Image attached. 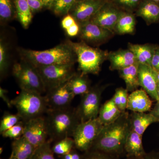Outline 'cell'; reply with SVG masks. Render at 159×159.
<instances>
[{
  "instance_id": "ab89813d",
  "label": "cell",
  "mask_w": 159,
  "mask_h": 159,
  "mask_svg": "<svg viewBox=\"0 0 159 159\" xmlns=\"http://www.w3.org/2000/svg\"><path fill=\"white\" fill-rule=\"evenodd\" d=\"M151 66L155 71H159V46H157L152 60Z\"/></svg>"
},
{
  "instance_id": "6da1fadb",
  "label": "cell",
  "mask_w": 159,
  "mask_h": 159,
  "mask_svg": "<svg viewBox=\"0 0 159 159\" xmlns=\"http://www.w3.org/2000/svg\"><path fill=\"white\" fill-rule=\"evenodd\" d=\"M130 130L129 115L125 111L114 122L103 125L90 150L120 157L124 153L125 141Z\"/></svg>"
},
{
  "instance_id": "277c9868",
  "label": "cell",
  "mask_w": 159,
  "mask_h": 159,
  "mask_svg": "<svg viewBox=\"0 0 159 159\" xmlns=\"http://www.w3.org/2000/svg\"><path fill=\"white\" fill-rule=\"evenodd\" d=\"M66 41L77 56L79 73L84 75L99 74L102 63L107 60L108 52L89 45L81 41L74 42L67 39Z\"/></svg>"
},
{
  "instance_id": "bcb514c9",
  "label": "cell",
  "mask_w": 159,
  "mask_h": 159,
  "mask_svg": "<svg viewBox=\"0 0 159 159\" xmlns=\"http://www.w3.org/2000/svg\"><path fill=\"white\" fill-rule=\"evenodd\" d=\"M155 73L156 75L157 84L158 88H159V71H155Z\"/></svg>"
},
{
  "instance_id": "d6a6232c",
  "label": "cell",
  "mask_w": 159,
  "mask_h": 159,
  "mask_svg": "<svg viewBox=\"0 0 159 159\" xmlns=\"http://www.w3.org/2000/svg\"><path fill=\"white\" fill-rule=\"evenodd\" d=\"M50 139L36 148L30 159H55Z\"/></svg>"
},
{
  "instance_id": "f35d334b",
  "label": "cell",
  "mask_w": 159,
  "mask_h": 159,
  "mask_svg": "<svg viewBox=\"0 0 159 159\" xmlns=\"http://www.w3.org/2000/svg\"><path fill=\"white\" fill-rule=\"evenodd\" d=\"M33 14L44 9L41 0H26Z\"/></svg>"
},
{
  "instance_id": "7c38bea8",
  "label": "cell",
  "mask_w": 159,
  "mask_h": 159,
  "mask_svg": "<svg viewBox=\"0 0 159 159\" xmlns=\"http://www.w3.org/2000/svg\"><path fill=\"white\" fill-rule=\"evenodd\" d=\"M44 96L48 108L51 109L69 108L75 97L68 82L48 90Z\"/></svg>"
},
{
  "instance_id": "8d00e7d4",
  "label": "cell",
  "mask_w": 159,
  "mask_h": 159,
  "mask_svg": "<svg viewBox=\"0 0 159 159\" xmlns=\"http://www.w3.org/2000/svg\"><path fill=\"white\" fill-rule=\"evenodd\" d=\"M82 159H120V157L99 151L89 150L84 152Z\"/></svg>"
},
{
  "instance_id": "f6af8a7d",
  "label": "cell",
  "mask_w": 159,
  "mask_h": 159,
  "mask_svg": "<svg viewBox=\"0 0 159 159\" xmlns=\"http://www.w3.org/2000/svg\"><path fill=\"white\" fill-rule=\"evenodd\" d=\"M41 1L44 6L45 9L50 10L53 3V0H41Z\"/></svg>"
},
{
  "instance_id": "7402d4cb",
  "label": "cell",
  "mask_w": 159,
  "mask_h": 159,
  "mask_svg": "<svg viewBox=\"0 0 159 159\" xmlns=\"http://www.w3.org/2000/svg\"><path fill=\"white\" fill-rule=\"evenodd\" d=\"M36 148L24 137L14 139L11 144L10 158L13 159H30Z\"/></svg>"
},
{
  "instance_id": "e0dca14e",
  "label": "cell",
  "mask_w": 159,
  "mask_h": 159,
  "mask_svg": "<svg viewBox=\"0 0 159 159\" xmlns=\"http://www.w3.org/2000/svg\"><path fill=\"white\" fill-rule=\"evenodd\" d=\"M152 102L143 89H137L129 95L126 109L136 112H146L150 111Z\"/></svg>"
},
{
  "instance_id": "8992f818",
  "label": "cell",
  "mask_w": 159,
  "mask_h": 159,
  "mask_svg": "<svg viewBox=\"0 0 159 159\" xmlns=\"http://www.w3.org/2000/svg\"><path fill=\"white\" fill-rule=\"evenodd\" d=\"M12 73L21 90L33 91L42 94L47 90L42 80L36 70L25 61L13 65Z\"/></svg>"
},
{
  "instance_id": "1f68e13d",
  "label": "cell",
  "mask_w": 159,
  "mask_h": 159,
  "mask_svg": "<svg viewBox=\"0 0 159 159\" xmlns=\"http://www.w3.org/2000/svg\"><path fill=\"white\" fill-rule=\"evenodd\" d=\"M75 147V143L72 137H67L56 142L52 147L54 154L64 155L70 152Z\"/></svg>"
},
{
  "instance_id": "9a60e30c",
  "label": "cell",
  "mask_w": 159,
  "mask_h": 159,
  "mask_svg": "<svg viewBox=\"0 0 159 159\" xmlns=\"http://www.w3.org/2000/svg\"><path fill=\"white\" fill-rule=\"evenodd\" d=\"M139 85L148 96L157 102L159 101L155 71L150 66L139 65Z\"/></svg>"
},
{
  "instance_id": "44dd1931",
  "label": "cell",
  "mask_w": 159,
  "mask_h": 159,
  "mask_svg": "<svg viewBox=\"0 0 159 159\" xmlns=\"http://www.w3.org/2000/svg\"><path fill=\"white\" fill-rule=\"evenodd\" d=\"M142 137L131 129L124 145L126 158L139 157L146 154L142 144Z\"/></svg>"
},
{
  "instance_id": "60d3db41",
  "label": "cell",
  "mask_w": 159,
  "mask_h": 159,
  "mask_svg": "<svg viewBox=\"0 0 159 159\" xmlns=\"http://www.w3.org/2000/svg\"><path fill=\"white\" fill-rule=\"evenodd\" d=\"M8 91L6 89L0 87V97L5 102L6 105L9 108H11L12 106L11 104V100H10L8 97Z\"/></svg>"
},
{
  "instance_id": "83f0119b",
  "label": "cell",
  "mask_w": 159,
  "mask_h": 159,
  "mask_svg": "<svg viewBox=\"0 0 159 159\" xmlns=\"http://www.w3.org/2000/svg\"><path fill=\"white\" fill-rule=\"evenodd\" d=\"M16 18L14 0H0V20L6 24Z\"/></svg>"
},
{
  "instance_id": "816d5d0a",
  "label": "cell",
  "mask_w": 159,
  "mask_h": 159,
  "mask_svg": "<svg viewBox=\"0 0 159 159\" xmlns=\"http://www.w3.org/2000/svg\"><path fill=\"white\" fill-rule=\"evenodd\" d=\"M9 159H13L11 158H9Z\"/></svg>"
},
{
  "instance_id": "7bdbcfd3",
  "label": "cell",
  "mask_w": 159,
  "mask_h": 159,
  "mask_svg": "<svg viewBox=\"0 0 159 159\" xmlns=\"http://www.w3.org/2000/svg\"><path fill=\"white\" fill-rule=\"evenodd\" d=\"M126 159H159V156L154 153H146L142 156L135 158H126Z\"/></svg>"
},
{
  "instance_id": "d4e9b609",
  "label": "cell",
  "mask_w": 159,
  "mask_h": 159,
  "mask_svg": "<svg viewBox=\"0 0 159 159\" xmlns=\"http://www.w3.org/2000/svg\"><path fill=\"white\" fill-rule=\"evenodd\" d=\"M139 63L134 64L119 70L120 77L124 80L126 89L128 92H133L138 89L139 80Z\"/></svg>"
},
{
  "instance_id": "30bf717a",
  "label": "cell",
  "mask_w": 159,
  "mask_h": 159,
  "mask_svg": "<svg viewBox=\"0 0 159 159\" xmlns=\"http://www.w3.org/2000/svg\"><path fill=\"white\" fill-rule=\"evenodd\" d=\"M79 35L80 41L92 47H98L105 43L113 37L115 33L90 21L80 24Z\"/></svg>"
},
{
  "instance_id": "ba28073f",
  "label": "cell",
  "mask_w": 159,
  "mask_h": 159,
  "mask_svg": "<svg viewBox=\"0 0 159 159\" xmlns=\"http://www.w3.org/2000/svg\"><path fill=\"white\" fill-rule=\"evenodd\" d=\"M103 125L98 118L80 122L72 136L75 148L84 152L89 150Z\"/></svg>"
},
{
  "instance_id": "7dc6e473",
  "label": "cell",
  "mask_w": 159,
  "mask_h": 159,
  "mask_svg": "<svg viewBox=\"0 0 159 159\" xmlns=\"http://www.w3.org/2000/svg\"><path fill=\"white\" fill-rule=\"evenodd\" d=\"M152 1H154V2H156L157 3L159 4V0H152Z\"/></svg>"
},
{
  "instance_id": "b9f144b4",
  "label": "cell",
  "mask_w": 159,
  "mask_h": 159,
  "mask_svg": "<svg viewBox=\"0 0 159 159\" xmlns=\"http://www.w3.org/2000/svg\"><path fill=\"white\" fill-rule=\"evenodd\" d=\"M61 159H82V156L80 155L76 150L73 149L70 152L61 156Z\"/></svg>"
},
{
  "instance_id": "7a4b0ae2",
  "label": "cell",
  "mask_w": 159,
  "mask_h": 159,
  "mask_svg": "<svg viewBox=\"0 0 159 159\" xmlns=\"http://www.w3.org/2000/svg\"><path fill=\"white\" fill-rule=\"evenodd\" d=\"M17 50L21 61L34 68L54 65H74L77 62L75 52L66 41L44 51L21 48H18Z\"/></svg>"
},
{
  "instance_id": "d6986e66",
  "label": "cell",
  "mask_w": 159,
  "mask_h": 159,
  "mask_svg": "<svg viewBox=\"0 0 159 159\" xmlns=\"http://www.w3.org/2000/svg\"><path fill=\"white\" fill-rule=\"evenodd\" d=\"M157 46L149 43L139 44L129 43L128 49L133 53L139 64L151 66L152 60Z\"/></svg>"
},
{
  "instance_id": "ee69618b",
  "label": "cell",
  "mask_w": 159,
  "mask_h": 159,
  "mask_svg": "<svg viewBox=\"0 0 159 159\" xmlns=\"http://www.w3.org/2000/svg\"><path fill=\"white\" fill-rule=\"evenodd\" d=\"M150 113L157 118L158 122H159V101L157 102L154 107L150 111Z\"/></svg>"
},
{
  "instance_id": "836d02e7",
  "label": "cell",
  "mask_w": 159,
  "mask_h": 159,
  "mask_svg": "<svg viewBox=\"0 0 159 159\" xmlns=\"http://www.w3.org/2000/svg\"><path fill=\"white\" fill-rule=\"evenodd\" d=\"M22 120L17 113L12 114L6 112L2 117L0 122V134H2L5 131L16 125Z\"/></svg>"
},
{
  "instance_id": "ac0fdd59",
  "label": "cell",
  "mask_w": 159,
  "mask_h": 159,
  "mask_svg": "<svg viewBox=\"0 0 159 159\" xmlns=\"http://www.w3.org/2000/svg\"><path fill=\"white\" fill-rule=\"evenodd\" d=\"M134 14L142 18L147 25L159 22V4L152 0H143Z\"/></svg>"
},
{
  "instance_id": "f546056e",
  "label": "cell",
  "mask_w": 159,
  "mask_h": 159,
  "mask_svg": "<svg viewBox=\"0 0 159 159\" xmlns=\"http://www.w3.org/2000/svg\"><path fill=\"white\" fill-rule=\"evenodd\" d=\"M61 26L69 37H75L79 35L80 24L69 13L64 16L61 21Z\"/></svg>"
},
{
  "instance_id": "cb8c5ba5",
  "label": "cell",
  "mask_w": 159,
  "mask_h": 159,
  "mask_svg": "<svg viewBox=\"0 0 159 159\" xmlns=\"http://www.w3.org/2000/svg\"><path fill=\"white\" fill-rule=\"evenodd\" d=\"M122 114L112 98L100 107L98 118L103 125H108L117 120Z\"/></svg>"
},
{
  "instance_id": "681fc988",
  "label": "cell",
  "mask_w": 159,
  "mask_h": 159,
  "mask_svg": "<svg viewBox=\"0 0 159 159\" xmlns=\"http://www.w3.org/2000/svg\"><path fill=\"white\" fill-rule=\"evenodd\" d=\"M108 1H109V2H111V1H112V0H108Z\"/></svg>"
},
{
  "instance_id": "5bb4252c",
  "label": "cell",
  "mask_w": 159,
  "mask_h": 159,
  "mask_svg": "<svg viewBox=\"0 0 159 159\" xmlns=\"http://www.w3.org/2000/svg\"><path fill=\"white\" fill-rule=\"evenodd\" d=\"M122 11L111 2H108L90 21L114 33L115 27Z\"/></svg>"
},
{
  "instance_id": "4fadbf2b",
  "label": "cell",
  "mask_w": 159,
  "mask_h": 159,
  "mask_svg": "<svg viewBox=\"0 0 159 159\" xmlns=\"http://www.w3.org/2000/svg\"><path fill=\"white\" fill-rule=\"evenodd\" d=\"M108 0L77 1L70 10L71 15L79 24L90 20Z\"/></svg>"
},
{
  "instance_id": "e575fe53",
  "label": "cell",
  "mask_w": 159,
  "mask_h": 159,
  "mask_svg": "<svg viewBox=\"0 0 159 159\" xmlns=\"http://www.w3.org/2000/svg\"><path fill=\"white\" fill-rule=\"evenodd\" d=\"M142 1L143 0H112L111 2L121 10L134 13Z\"/></svg>"
},
{
  "instance_id": "ffe728a7",
  "label": "cell",
  "mask_w": 159,
  "mask_h": 159,
  "mask_svg": "<svg viewBox=\"0 0 159 159\" xmlns=\"http://www.w3.org/2000/svg\"><path fill=\"white\" fill-rule=\"evenodd\" d=\"M129 122L131 129L142 136L148 126L154 122H158V120L150 112H133L129 115Z\"/></svg>"
},
{
  "instance_id": "9c48e42d",
  "label": "cell",
  "mask_w": 159,
  "mask_h": 159,
  "mask_svg": "<svg viewBox=\"0 0 159 159\" xmlns=\"http://www.w3.org/2000/svg\"><path fill=\"white\" fill-rule=\"evenodd\" d=\"M104 88L96 85L82 95L80 103L76 110L80 122L97 119L100 108L101 95Z\"/></svg>"
},
{
  "instance_id": "4dcf8cb0",
  "label": "cell",
  "mask_w": 159,
  "mask_h": 159,
  "mask_svg": "<svg viewBox=\"0 0 159 159\" xmlns=\"http://www.w3.org/2000/svg\"><path fill=\"white\" fill-rule=\"evenodd\" d=\"M77 2L76 0H53L50 10L57 16H65Z\"/></svg>"
},
{
  "instance_id": "484cf974",
  "label": "cell",
  "mask_w": 159,
  "mask_h": 159,
  "mask_svg": "<svg viewBox=\"0 0 159 159\" xmlns=\"http://www.w3.org/2000/svg\"><path fill=\"white\" fill-rule=\"evenodd\" d=\"M69 87L74 96L84 95L92 88L87 75L76 73L68 82Z\"/></svg>"
},
{
  "instance_id": "d590c367",
  "label": "cell",
  "mask_w": 159,
  "mask_h": 159,
  "mask_svg": "<svg viewBox=\"0 0 159 159\" xmlns=\"http://www.w3.org/2000/svg\"><path fill=\"white\" fill-rule=\"evenodd\" d=\"M25 122L23 120L20 121L16 125L5 131L2 134L3 137L5 138L16 139L23 136L25 129Z\"/></svg>"
},
{
  "instance_id": "f907efd6",
  "label": "cell",
  "mask_w": 159,
  "mask_h": 159,
  "mask_svg": "<svg viewBox=\"0 0 159 159\" xmlns=\"http://www.w3.org/2000/svg\"><path fill=\"white\" fill-rule=\"evenodd\" d=\"M81 1V0H76V1Z\"/></svg>"
},
{
  "instance_id": "3957f363",
  "label": "cell",
  "mask_w": 159,
  "mask_h": 159,
  "mask_svg": "<svg viewBox=\"0 0 159 159\" xmlns=\"http://www.w3.org/2000/svg\"><path fill=\"white\" fill-rule=\"evenodd\" d=\"M45 117L49 138L51 141H57L72 137L80 123L76 110L69 108L61 109H48Z\"/></svg>"
},
{
  "instance_id": "c3c4849f",
  "label": "cell",
  "mask_w": 159,
  "mask_h": 159,
  "mask_svg": "<svg viewBox=\"0 0 159 159\" xmlns=\"http://www.w3.org/2000/svg\"><path fill=\"white\" fill-rule=\"evenodd\" d=\"M157 94H158V96L159 98V88H158Z\"/></svg>"
},
{
  "instance_id": "4316f807",
  "label": "cell",
  "mask_w": 159,
  "mask_h": 159,
  "mask_svg": "<svg viewBox=\"0 0 159 159\" xmlns=\"http://www.w3.org/2000/svg\"><path fill=\"white\" fill-rule=\"evenodd\" d=\"M16 12V18L23 28H29L33 18V12L26 0H14Z\"/></svg>"
},
{
  "instance_id": "5b68a950",
  "label": "cell",
  "mask_w": 159,
  "mask_h": 159,
  "mask_svg": "<svg viewBox=\"0 0 159 159\" xmlns=\"http://www.w3.org/2000/svg\"><path fill=\"white\" fill-rule=\"evenodd\" d=\"M11 102L25 122L43 116L48 109L45 96L33 91L21 90L17 97L11 99Z\"/></svg>"
},
{
  "instance_id": "2e32d148",
  "label": "cell",
  "mask_w": 159,
  "mask_h": 159,
  "mask_svg": "<svg viewBox=\"0 0 159 159\" xmlns=\"http://www.w3.org/2000/svg\"><path fill=\"white\" fill-rule=\"evenodd\" d=\"M107 60L110 62L111 70L119 71L138 63L133 53L128 49L109 52Z\"/></svg>"
},
{
  "instance_id": "74e56055",
  "label": "cell",
  "mask_w": 159,
  "mask_h": 159,
  "mask_svg": "<svg viewBox=\"0 0 159 159\" xmlns=\"http://www.w3.org/2000/svg\"><path fill=\"white\" fill-rule=\"evenodd\" d=\"M119 93L121 105H122V113L125 111L127 107V102H128V91L126 89L123 88H119L116 89Z\"/></svg>"
},
{
  "instance_id": "52a82bcc",
  "label": "cell",
  "mask_w": 159,
  "mask_h": 159,
  "mask_svg": "<svg viewBox=\"0 0 159 159\" xmlns=\"http://www.w3.org/2000/svg\"><path fill=\"white\" fill-rule=\"evenodd\" d=\"M74 65H54L34 68L37 71L47 91L68 82L76 74Z\"/></svg>"
},
{
  "instance_id": "8fae6325",
  "label": "cell",
  "mask_w": 159,
  "mask_h": 159,
  "mask_svg": "<svg viewBox=\"0 0 159 159\" xmlns=\"http://www.w3.org/2000/svg\"><path fill=\"white\" fill-rule=\"evenodd\" d=\"M23 136L36 149L47 142L49 135L45 117L41 116L25 122Z\"/></svg>"
},
{
  "instance_id": "f1b7e54d",
  "label": "cell",
  "mask_w": 159,
  "mask_h": 159,
  "mask_svg": "<svg viewBox=\"0 0 159 159\" xmlns=\"http://www.w3.org/2000/svg\"><path fill=\"white\" fill-rule=\"evenodd\" d=\"M10 65L9 46L6 41L0 39V76L3 79L8 74Z\"/></svg>"
},
{
  "instance_id": "603a6c76",
  "label": "cell",
  "mask_w": 159,
  "mask_h": 159,
  "mask_svg": "<svg viewBox=\"0 0 159 159\" xmlns=\"http://www.w3.org/2000/svg\"><path fill=\"white\" fill-rule=\"evenodd\" d=\"M136 16L134 12L123 10L114 29L115 34H133L136 25Z\"/></svg>"
}]
</instances>
